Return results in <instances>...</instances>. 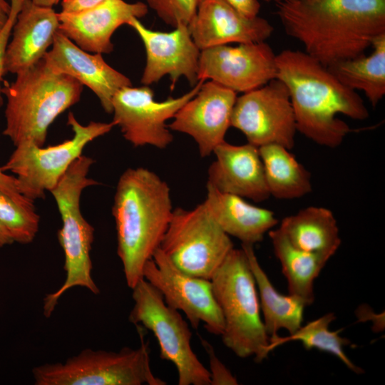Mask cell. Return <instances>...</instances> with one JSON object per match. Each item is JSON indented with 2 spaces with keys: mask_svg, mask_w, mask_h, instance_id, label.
I'll use <instances>...</instances> for the list:
<instances>
[{
  "mask_svg": "<svg viewBox=\"0 0 385 385\" xmlns=\"http://www.w3.org/2000/svg\"><path fill=\"white\" fill-rule=\"evenodd\" d=\"M9 13H7L0 5V31L6 22L9 17Z\"/></svg>",
  "mask_w": 385,
  "mask_h": 385,
  "instance_id": "38",
  "label": "cell"
},
{
  "mask_svg": "<svg viewBox=\"0 0 385 385\" xmlns=\"http://www.w3.org/2000/svg\"><path fill=\"white\" fill-rule=\"evenodd\" d=\"M268 234L287 279L289 294L303 299L307 306L312 304L314 281L330 257L297 248L279 228L270 230Z\"/></svg>",
  "mask_w": 385,
  "mask_h": 385,
  "instance_id": "25",
  "label": "cell"
},
{
  "mask_svg": "<svg viewBox=\"0 0 385 385\" xmlns=\"http://www.w3.org/2000/svg\"><path fill=\"white\" fill-rule=\"evenodd\" d=\"M14 242L9 232L0 222V248L6 245H11Z\"/></svg>",
  "mask_w": 385,
  "mask_h": 385,
  "instance_id": "36",
  "label": "cell"
},
{
  "mask_svg": "<svg viewBox=\"0 0 385 385\" xmlns=\"http://www.w3.org/2000/svg\"><path fill=\"white\" fill-rule=\"evenodd\" d=\"M24 0H11L10 11L8 19L0 31V107L3 104L1 79L4 74V58L11 35L12 29L16 19L17 14L21 9Z\"/></svg>",
  "mask_w": 385,
  "mask_h": 385,
  "instance_id": "32",
  "label": "cell"
},
{
  "mask_svg": "<svg viewBox=\"0 0 385 385\" xmlns=\"http://www.w3.org/2000/svg\"><path fill=\"white\" fill-rule=\"evenodd\" d=\"M148 6L140 1L105 0L74 13H58V30L81 49L93 53H110L113 50L111 37L132 18H141Z\"/></svg>",
  "mask_w": 385,
  "mask_h": 385,
  "instance_id": "18",
  "label": "cell"
},
{
  "mask_svg": "<svg viewBox=\"0 0 385 385\" xmlns=\"http://www.w3.org/2000/svg\"><path fill=\"white\" fill-rule=\"evenodd\" d=\"M42 59L51 71L71 76L88 87L108 113H112L115 94L132 86L130 80L108 65L102 54L81 49L59 30Z\"/></svg>",
  "mask_w": 385,
  "mask_h": 385,
  "instance_id": "17",
  "label": "cell"
},
{
  "mask_svg": "<svg viewBox=\"0 0 385 385\" xmlns=\"http://www.w3.org/2000/svg\"><path fill=\"white\" fill-rule=\"evenodd\" d=\"M372 53L334 63L327 68L345 86L362 91L373 107L385 95V34L376 37Z\"/></svg>",
  "mask_w": 385,
  "mask_h": 385,
  "instance_id": "26",
  "label": "cell"
},
{
  "mask_svg": "<svg viewBox=\"0 0 385 385\" xmlns=\"http://www.w3.org/2000/svg\"><path fill=\"white\" fill-rule=\"evenodd\" d=\"M213 153L216 159L208 169L207 184L255 202L270 197L258 147L249 143L232 145L225 140Z\"/></svg>",
  "mask_w": 385,
  "mask_h": 385,
  "instance_id": "20",
  "label": "cell"
},
{
  "mask_svg": "<svg viewBox=\"0 0 385 385\" xmlns=\"http://www.w3.org/2000/svg\"><path fill=\"white\" fill-rule=\"evenodd\" d=\"M58 27V13L53 7L24 0L7 46L4 74H17L41 61L52 46Z\"/></svg>",
  "mask_w": 385,
  "mask_h": 385,
  "instance_id": "21",
  "label": "cell"
},
{
  "mask_svg": "<svg viewBox=\"0 0 385 385\" xmlns=\"http://www.w3.org/2000/svg\"><path fill=\"white\" fill-rule=\"evenodd\" d=\"M143 274L168 306L185 314L192 328L197 329L202 322L208 332L222 334L224 319L210 279L183 272L159 247L145 265Z\"/></svg>",
  "mask_w": 385,
  "mask_h": 385,
  "instance_id": "13",
  "label": "cell"
},
{
  "mask_svg": "<svg viewBox=\"0 0 385 385\" xmlns=\"http://www.w3.org/2000/svg\"><path fill=\"white\" fill-rule=\"evenodd\" d=\"M200 0H147L149 7L165 24L177 27L188 26L194 18Z\"/></svg>",
  "mask_w": 385,
  "mask_h": 385,
  "instance_id": "30",
  "label": "cell"
},
{
  "mask_svg": "<svg viewBox=\"0 0 385 385\" xmlns=\"http://www.w3.org/2000/svg\"><path fill=\"white\" fill-rule=\"evenodd\" d=\"M253 274L259 293L263 323L269 337L275 336L281 329L289 334L301 326L307 304L301 298L289 294H282L275 289L264 270L260 266L254 247L250 244H242Z\"/></svg>",
  "mask_w": 385,
  "mask_h": 385,
  "instance_id": "24",
  "label": "cell"
},
{
  "mask_svg": "<svg viewBox=\"0 0 385 385\" xmlns=\"http://www.w3.org/2000/svg\"><path fill=\"white\" fill-rule=\"evenodd\" d=\"M230 125L240 130L249 143L260 147L278 144L291 150L297 130L289 91L274 78L237 97Z\"/></svg>",
  "mask_w": 385,
  "mask_h": 385,
  "instance_id": "11",
  "label": "cell"
},
{
  "mask_svg": "<svg viewBox=\"0 0 385 385\" xmlns=\"http://www.w3.org/2000/svg\"><path fill=\"white\" fill-rule=\"evenodd\" d=\"M173 211L170 188L155 173L130 168L120 176L112 214L117 254L130 289L143 278L144 266L160 247Z\"/></svg>",
  "mask_w": 385,
  "mask_h": 385,
  "instance_id": "3",
  "label": "cell"
},
{
  "mask_svg": "<svg viewBox=\"0 0 385 385\" xmlns=\"http://www.w3.org/2000/svg\"><path fill=\"white\" fill-rule=\"evenodd\" d=\"M276 78L289 93L297 130L318 145L337 148L352 131L338 114L357 120L369 118L358 93L306 52L285 49L276 55Z\"/></svg>",
  "mask_w": 385,
  "mask_h": 385,
  "instance_id": "2",
  "label": "cell"
},
{
  "mask_svg": "<svg viewBox=\"0 0 385 385\" xmlns=\"http://www.w3.org/2000/svg\"><path fill=\"white\" fill-rule=\"evenodd\" d=\"M289 150L278 144L259 147L270 196L279 200L300 198L312 190L309 172Z\"/></svg>",
  "mask_w": 385,
  "mask_h": 385,
  "instance_id": "27",
  "label": "cell"
},
{
  "mask_svg": "<svg viewBox=\"0 0 385 385\" xmlns=\"http://www.w3.org/2000/svg\"><path fill=\"white\" fill-rule=\"evenodd\" d=\"M336 319L334 313L329 312L301 326L294 333L287 337L278 334L270 337L266 348L267 354L275 348L292 341H299L307 350L312 349L327 352L337 357L351 371L364 373V370L355 365L346 356L344 348L350 341L340 336L341 330L332 331L329 324Z\"/></svg>",
  "mask_w": 385,
  "mask_h": 385,
  "instance_id": "28",
  "label": "cell"
},
{
  "mask_svg": "<svg viewBox=\"0 0 385 385\" xmlns=\"http://www.w3.org/2000/svg\"><path fill=\"white\" fill-rule=\"evenodd\" d=\"M94 160L81 155L67 169L56 185L50 191L62 220L58 240L64 253L66 279L59 289L43 298V313L48 318L61 297L69 289L81 287L94 294L100 292L91 276V251L94 240V228L83 217L80 199L83 190L98 185L88 177Z\"/></svg>",
  "mask_w": 385,
  "mask_h": 385,
  "instance_id": "6",
  "label": "cell"
},
{
  "mask_svg": "<svg viewBox=\"0 0 385 385\" xmlns=\"http://www.w3.org/2000/svg\"><path fill=\"white\" fill-rule=\"evenodd\" d=\"M36 5L45 7H53L56 5L60 0H31Z\"/></svg>",
  "mask_w": 385,
  "mask_h": 385,
  "instance_id": "37",
  "label": "cell"
},
{
  "mask_svg": "<svg viewBox=\"0 0 385 385\" xmlns=\"http://www.w3.org/2000/svg\"><path fill=\"white\" fill-rule=\"evenodd\" d=\"M206 188L203 202L211 216L226 234L240 240L242 244L254 245L261 242L279 222L269 209L252 205L238 195L219 191L207 183Z\"/></svg>",
  "mask_w": 385,
  "mask_h": 385,
  "instance_id": "22",
  "label": "cell"
},
{
  "mask_svg": "<svg viewBox=\"0 0 385 385\" xmlns=\"http://www.w3.org/2000/svg\"><path fill=\"white\" fill-rule=\"evenodd\" d=\"M105 0H62L61 12L74 13L93 7Z\"/></svg>",
  "mask_w": 385,
  "mask_h": 385,
  "instance_id": "35",
  "label": "cell"
},
{
  "mask_svg": "<svg viewBox=\"0 0 385 385\" xmlns=\"http://www.w3.org/2000/svg\"><path fill=\"white\" fill-rule=\"evenodd\" d=\"M279 229L297 248L330 258L342 242L332 211L323 207H307L287 216Z\"/></svg>",
  "mask_w": 385,
  "mask_h": 385,
  "instance_id": "23",
  "label": "cell"
},
{
  "mask_svg": "<svg viewBox=\"0 0 385 385\" xmlns=\"http://www.w3.org/2000/svg\"><path fill=\"white\" fill-rule=\"evenodd\" d=\"M265 1L270 2L274 1L275 2L282 1H292V0H264Z\"/></svg>",
  "mask_w": 385,
  "mask_h": 385,
  "instance_id": "40",
  "label": "cell"
},
{
  "mask_svg": "<svg viewBox=\"0 0 385 385\" xmlns=\"http://www.w3.org/2000/svg\"><path fill=\"white\" fill-rule=\"evenodd\" d=\"M128 321L152 332L162 359L176 368L179 385H210V374L192 351V332L179 311L168 306L161 293L144 278L132 288Z\"/></svg>",
  "mask_w": 385,
  "mask_h": 385,
  "instance_id": "8",
  "label": "cell"
},
{
  "mask_svg": "<svg viewBox=\"0 0 385 385\" xmlns=\"http://www.w3.org/2000/svg\"><path fill=\"white\" fill-rule=\"evenodd\" d=\"M202 81L178 98L170 97L163 101L154 98L148 86L120 89L112 101L113 123L119 126L124 138L133 146L151 145L163 149L173 140L166 121L200 90Z\"/></svg>",
  "mask_w": 385,
  "mask_h": 385,
  "instance_id": "12",
  "label": "cell"
},
{
  "mask_svg": "<svg viewBox=\"0 0 385 385\" xmlns=\"http://www.w3.org/2000/svg\"><path fill=\"white\" fill-rule=\"evenodd\" d=\"M140 345L118 351L85 349L64 362L44 364L32 369L36 385H165L150 365L143 327L136 326Z\"/></svg>",
  "mask_w": 385,
  "mask_h": 385,
  "instance_id": "7",
  "label": "cell"
},
{
  "mask_svg": "<svg viewBox=\"0 0 385 385\" xmlns=\"http://www.w3.org/2000/svg\"><path fill=\"white\" fill-rule=\"evenodd\" d=\"M242 14L247 17L257 16L260 4L258 0H225Z\"/></svg>",
  "mask_w": 385,
  "mask_h": 385,
  "instance_id": "34",
  "label": "cell"
},
{
  "mask_svg": "<svg viewBox=\"0 0 385 385\" xmlns=\"http://www.w3.org/2000/svg\"><path fill=\"white\" fill-rule=\"evenodd\" d=\"M287 35L326 67L364 54L385 34V0H292L276 2Z\"/></svg>",
  "mask_w": 385,
  "mask_h": 385,
  "instance_id": "1",
  "label": "cell"
},
{
  "mask_svg": "<svg viewBox=\"0 0 385 385\" xmlns=\"http://www.w3.org/2000/svg\"><path fill=\"white\" fill-rule=\"evenodd\" d=\"M236 99L232 90L212 81L203 83L197 94L178 111L168 128L192 137L200 155L207 157L225 141Z\"/></svg>",
  "mask_w": 385,
  "mask_h": 385,
  "instance_id": "16",
  "label": "cell"
},
{
  "mask_svg": "<svg viewBox=\"0 0 385 385\" xmlns=\"http://www.w3.org/2000/svg\"><path fill=\"white\" fill-rule=\"evenodd\" d=\"M131 26L142 40L146 53V63L141 83L148 86L169 76L171 90L183 76L193 87L197 79L200 50L193 41L188 26L180 24L170 32L146 28L137 18H132Z\"/></svg>",
  "mask_w": 385,
  "mask_h": 385,
  "instance_id": "15",
  "label": "cell"
},
{
  "mask_svg": "<svg viewBox=\"0 0 385 385\" xmlns=\"http://www.w3.org/2000/svg\"><path fill=\"white\" fill-rule=\"evenodd\" d=\"M0 222L14 242L26 245L36 237L40 217L34 207L22 205L0 190Z\"/></svg>",
  "mask_w": 385,
  "mask_h": 385,
  "instance_id": "29",
  "label": "cell"
},
{
  "mask_svg": "<svg viewBox=\"0 0 385 385\" xmlns=\"http://www.w3.org/2000/svg\"><path fill=\"white\" fill-rule=\"evenodd\" d=\"M0 190L22 205L34 207V201L25 197L21 193L16 178L7 175L1 167H0Z\"/></svg>",
  "mask_w": 385,
  "mask_h": 385,
  "instance_id": "33",
  "label": "cell"
},
{
  "mask_svg": "<svg viewBox=\"0 0 385 385\" xmlns=\"http://www.w3.org/2000/svg\"><path fill=\"white\" fill-rule=\"evenodd\" d=\"M200 339L209 359L210 385L238 384L237 379L216 355L213 346L200 336Z\"/></svg>",
  "mask_w": 385,
  "mask_h": 385,
  "instance_id": "31",
  "label": "cell"
},
{
  "mask_svg": "<svg viewBox=\"0 0 385 385\" xmlns=\"http://www.w3.org/2000/svg\"><path fill=\"white\" fill-rule=\"evenodd\" d=\"M159 248L183 272L210 280L234 245L202 202L173 209Z\"/></svg>",
  "mask_w": 385,
  "mask_h": 385,
  "instance_id": "9",
  "label": "cell"
},
{
  "mask_svg": "<svg viewBox=\"0 0 385 385\" xmlns=\"http://www.w3.org/2000/svg\"><path fill=\"white\" fill-rule=\"evenodd\" d=\"M276 76V54L265 41L219 45L200 51L198 81L209 79L236 93H246Z\"/></svg>",
  "mask_w": 385,
  "mask_h": 385,
  "instance_id": "14",
  "label": "cell"
},
{
  "mask_svg": "<svg viewBox=\"0 0 385 385\" xmlns=\"http://www.w3.org/2000/svg\"><path fill=\"white\" fill-rule=\"evenodd\" d=\"M0 5L3 7V9L7 13H9V11H10V4L8 3L6 0H0Z\"/></svg>",
  "mask_w": 385,
  "mask_h": 385,
  "instance_id": "39",
  "label": "cell"
},
{
  "mask_svg": "<svg viewBox=\"0 0 385 385\" xmlns=\"http://www.w3.org/2000/svg\"><path fill=\"white\" fill-rule=\"evenodd\" d=\"M67 124L73 132L72 138L47 148L29 143L15 146L1 167L4 171L15 175L19 189L25 197L34 202L44 198L46 192L56 185L70 165L82 155L86 145L115 126L113 122L94 121L83 125L71 112L68 115Z\"/></svg>",
  "mask_w": 385,
  "mask_h": 385,
  "instance_id": "10",
  "label": "cell"
},
{
  "mask_svg": "<svg viewBox=\"0 0 385 385\" xmlns=\"http://www.w3.org/2000/svg\"><path fill=\"white\" fill-rule=\"evenodd\" d=\"M220 309L225 346L240 358L262 361L270 337L260 316L255 280L244 250L233 248L210 279Z\"/></svg>",
  "mask_w": 385,
  "mask_h": 385,
  "instance_id": "5",
  "label": "cell"
},
{
  "mask_svg": "<svg viewBox=\"0 0 385 385\" xmlns=\"http://www.w3.org/2000/svg\"><path fill=\"white\" fill-rule=\"evenodd\" d=\"M188 27L200 51L230 43L265 41L274 31L267 19L247 17L225 0H200Z\"/></svg>",
  "mask_w": 385,
  "mask_h": 385,
  "instance_id": "19",
  "label": "cell"
},
{
  "mask_svg": "<svg viewBox=\"0 0 385 385\" xmlns=\"http://www.w3.org/2000/svg\"><path fill=\"white\" fill-rule=\"evenodd\" d=\"M14 81H4L6 125L3 134L15 146H43L49 126L63 112L78 103L83 85L66 74L56 73L43 59L18 73Z\"/></svg>",
  "mask_w": 385,
  "mask_h": 385,
  "instance_id": "4",
  "label": "cell"
}]
</instances>
